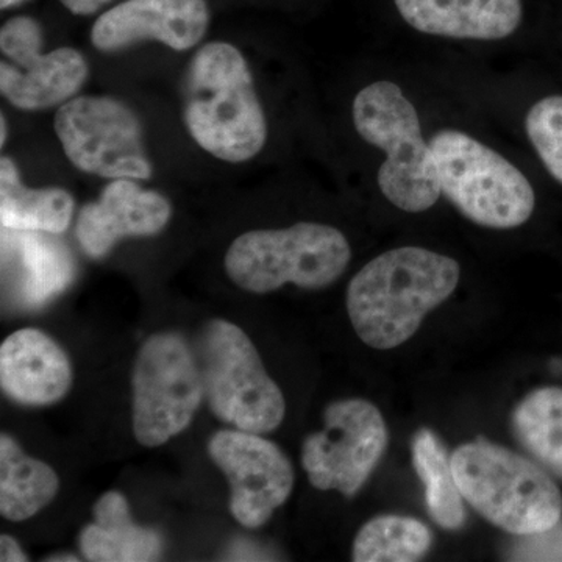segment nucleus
Returning a JSON list of instances; mask_svg holds the SVG:
<instances>
[{"mask_svg": "<svg viewBox=\"0 0 562 562\" xmlns=\"http://www.w3.org/2000/svg\"><path fill=\"white\" fill-rule=\"evenodd\" d=\"M460 283V265L446 255L401 247L373 258L347 290L355 331L372 349L402 346L425 316L446 302Z\"/></svg>", "mask_w": 562, "mask_h": 562, "instance_id": "f257e3e1", "label": "nucleus"}, {"mask_svg": "<svg viewBox=\"0 0 562 562\" xmlns=\"http://www.w3.org/2000/svg\"><path fill=\"white\" fill-rule=\"evenodd\" d=\"M183 120L192 139L222 161H247L265 147V111L249 65L232 44H206L192 58Z\"/></svg>", "mask_w": 562, "mask_h": 562, "instance_id": "f03ea898", "label": "nucleus"}, {"mask_svg": "<svg viewBox=\"0 0 562 562\" xmlns=\"http://www.w3.org/2000/svg\"><path fill=\"white\" fill-rule=\"evenodd\" d=\"M452 465L464 501L501 530L530 536L561 522L560 487L538 462L479 438L454 450Z\"/></svg>", "mask_w": 562, "mask_h": 562, "instance_id": "7ed1b4c3", "label": "nucleus"}, {"mask_svg": "<svg viewBox=\"0 0 562 562\" xmlns=\"http://www.w3.org/2000/svg\"><path fill=\"white\" fill-rule=\"evenodd\" d=\"M353 122L362 139L386 151L379 172L384 198L397 209L420 213L442 194L438 165L424 139L413 103L391 81H376L358 92Z\"/></svg>", "mask_w": 562, "mask_h": 562, "instance_id": "20e7f679", "label": "nucleus"}, {"mask_svg": "<svg viewBox=\"0 0 562 562\" xmlns=\"http://www.w3.org/2000/svg\"><path fill=\"white\" fill-rule=\"evenodd\" d=\"M349 241L328 225H292L283 231L244 233L225 255V271L236 286L266 294L291 283L303 290H324L346 271Z\"/></svg>", "mask_w": 562, "mask_h": 562, "instance_id": "39448f33", "label": "nucleus"}, {"mask_svg": "<svg viewBox=\"0 0 562 562\" xmlns=\"http://www.w3.org/2000/svg\"><path fill=\"white\" fill-rule=\"evenodd\" d=\"M442 194L469 221L508 231L524 225L535 211V191L516 166L479 140L458 131L430 140Z\"/></svg>", "mask_w": 562, "mask_h": 562, "instance_id": "423d86ee", "label": "nucleus"}, {"mask_svg": "<svg viewBox=\"0 0 562 562\" xmlns=\"http://www.w3.org/2000/svg\"><path fill=\"white\" fill-rule=\"evenodd\" d=\"M198 358L206 402L221 420L258 435L276 430L283 422V392L238 325L224 319L209 322L199 341Z\"/></svg>", "mask_w": 562, "mask_h": 562, "instance_id": "0eeeda50", "label": "nucleus"}, {"mask_svg": "<svg viewBox=\"0 0 562 562\" xmlns=\"http://www.w3.org/2000/svg\"><path fill=\"white\" fill-rule=\"evenodd\" d=\"M133 435L160 447L190 427L205 397L198 353L177 333H155L136 355L132 375Z\"/></svg>", "mask_w": 562, "mask_h": 562, "instance_id": "6e6552de", "label": "nucleus"}, {"mask_svg": "<svg viewBox=\"0 0 562 562\" xmlns=\"http://www.w3.org/2000/svg\"><path fill=\"white\" fill-rule=\"evenodd\" d=\"M68 160L103 179L147 180L151 176L138 117L105 95H80L63 103L54 121Z\"/></svg>", "mask_w": 562, "mask_h": 562, "instance_id": "1a4fd4ad", "label": "nucleus"}, {"mask_svg": "<svg viewBox=\"0 0 562 562\" xmlns=\"http://www.w3.org/2000/svg\"><path fill=\"white\" fill-rule=\"evenodd\" d=\"M324 430L313 432L302 447V465L319 491H339L353 497L371 479L390 442L380 409L362 398L327 406Z\"/></svg>", "mask_w": 562, "mask_h": 562, "instance_id": "9d476101", "label": "nucleus"}, {"mask_svg": "<svg viewBox=\"0 0 562 562\" xmlns=\"http://www.w3.org/2000/svg\"><path fill=\"white\" fill-rule=\"evenodd\" d=\"M41 46L43 32L32 18H11L0 31V50L9 60L0 63V91L16 109L66 103L87 80V60L79 50L61 47L43 55Z\"/></svg>", "mask_w": 562, "mask_h": 562, "instance_id": "9b49d317", "label": "nucleus"}, {"mask_svg": "<svg viewBox=\"0 0 562 562\" xmlns=\"http://www.w3.org/2000/svg\"><path fill=\"white\" fill-rule=\"evenodd\" d=\"M209 454L231 484V513L243 527L260 528L290 497L294 469L280 447L258 432L217 431Z\"/></svg>", "mask_w": 562, "mask_h": 562, "instance_id": "f8f14e48", "label": "nucleus"}, {"mask_svg": "<svg viewBox=\"0 0 562 562\" xmlns=\"http://www.w3.org/2000/svg\"><path fill=\"white\" fill-rule=\"evenodd\" d=\"M205 0H127L103 13L92 25L95 49H125L155 40L173 50L194 47L209 29Z\"/></svg>", "mask_w": 562, "mask_h": 562, "instance_id": "ddd939ff", "label": "nucleus"}, {"mask_svg": "<svg viewBox=\"0 0 562 562\" xmlns=\"http://www.w3.org/2000/svg\"><path fill=\"white\" fill-rule=\"evenodd\" d=\"M171 214V203L158 192L143 190L132 179H116L98 201L81 209L77 239L88 257L103 258L122 238L157 235Z\"/></svg>", "mask_w": 562, "mask_h": 562, "instance_id": "4468645a", "label": "nucleus"}, {"mask_svg": "<svg viewBox=\"0 0 562 562\" xmlns=\"http://www.w3.org/2000/svg\"><path fill=\"white\" fill-rule=\"evenodd\" d=\"M76 273L72 255L43 232L2 228L3 301L36 310L69 286Z\"/></svg>", "mask_w": 562, "mask_h": 562, "instance_id": "2eb2a0df", "label": "nucleus"}, {"mask_svg": "<svg viewBox=\"0 0 562 562\" xmlns=\"http://www.w3.org/2000/svg\"><path fill=\"white\" fill-rule=\"evenodd\" d=\"M70 384L68 355L46 333L22 328L0 346V386L14 402L52 405L68 394Z\"/></svg>", "mask_w": 562, "mask_h": 562, "instance_id": "dca6fc26", "label": "nucleus"}, {"mask_svg": "<svg viewBox=\"0 0 562 562\" xmlns=\"http://www.w3.org/2000/svg\"><path fill=\"white\" fill-rule=\"evenodd\" d=\"M413 29L458 40H502L522 21L520 0H394Z\"/></svg>", "mask_w": 562, "mask_h": 562, "instance_id": "f3484780", "label": "nucleus"}, {"mask_svg": "<svg viewBox=\"0 0 562 562\" xmlns=\"http://www.w3.org/2000/svg\"><path fill=\"white\" fill-rule=\"evenodd\" d=\"M94 522L80 532V550L88 561L149 562L162 553L160 532L132 520L127 498L116 491L105 492L92 508Z\"/></svg>", "mask_w": 562, "mask_h": 562, "instance_id": "a211bd4d", "label": "nucleus"}, {"mask_svg": "<svg viewBox=\"0 0 562 562\" xmlns=\"http://www.w3.org/2000/svg\"><path fill=\"white\" fill-rule=\"evenodd\" d=\"M74 199L61 188L32 190L21 181L9 157L0 160V224L2 228L58 235L68 231Z\"/></svg>", "mask_w": 562, "mask_h": 562, "instance_id": "6ab92c4d", "label": "nucleus"}, {"mask_svg": "<svg viewBox=\"0 0 562 562\" xmlns=\"http://www.w3.org/2000/svg\"><path fill=\"white\" fill-rule=\"evenodd\" d=\"M60 482L46 462L29 457L11 436H0V514L11 522L31 519L55 497Z\"/></svg>", "mask_w": 562, "mask_h": 562, "instance_id": "aec40b11", "label": "nucleus"}, {"mask_svg": "<svg viewBox=\"0 0 562 562\" xmlns=\"http://www.w3.org/2000/svg\"><path fill=\"white\" fill-rule=\"evenodd\" d=\"M413 465L425 487L428 514L443 530H461L468 520L460 486L447 452L435 431L420 428L412 441Z\"/></svg>", "mask_w": 562, "mask_h": 562, "instance_id": "412c9836", "label": "nucleus"}, {"mask_svg": "<svg viewBox=\"0 0 562 562\" xmlns=\"http://www.w3.org/2000/svg\"><path fill=\"white\" fill-rule=\"evenodd\" d=\"M512 424L532 460L562 480V387L530 392L514 409Z\"/></svg>", "mask_w": 562, "mask_h": 562, "instance_id": "4be33fe9", "label": "nucleus"}, {"mask_svg": "<svg viewBox=\"0 0 562 562\" xmlns=\"http://www.w3.org/2000/svg\"><path fill=\"white\" fill-rule=\"evenodd\" d=\"M432 546L430 528L414 517L386 514L369 520L358 531L351 560L355 562L419 561Z\"/></svg>", "mask_w": 562, "mask_h": 562, "instance_id": "5701e85b", "label": "nucleus"}, {"mask_svg": "<svg viewBox=\"0 0 562 562\" xmlns=\"http://www.w3.org/2000/svg\"><path fill=\"white\" fill-rule=\"evenodd\" d=\"M525 127L547 171L562 183V95H550L535 103L528 111Z\"/></svg>", "mask_w": 562, "mask_h": 562, "instance_id": "b1692460", "label": "nucleus"}, {"mask_svg": "<svg viewBox=\"0 0 562 562\" xmlns=\"http://www.w3.org/2000/svg\"><path fill=\"white\" fill-rule=\"evenodd\" d=\"M0 561L2 562H25L29 561L27 554L22 552L16 539L9 535L0 536Z\"/></svg>", "mask_w": 562, "mask_h": 562, "instance_id": "393cba45", "label": "nucleus"}, {"mask_svg": "<svg viewBox=\"0 0 562 562\" xmlns=\"http://www.w3.org/2000/svg\"><path fill=\"white\" fill-rule=\"evenodd\" d=\"M111 0H61L63 5L74 14H92Z\"/></svg>", "mask_w": 562, "mask_h": 562, "instance_id": "a878e982", "label": "nucleus"}, {"mask_svg": "<svg viewBox=\"0 0 562 562\" xmlns=\"http://www.w3.org/2000/svg\"><path fill=\"white\" fill-rule=\"evenodd\" d=\"M21 0H0V7H2L3 10L10 9V7L16 5V3H20Z\"/></svg>", "mask_w": 562, "mask_h": 562, "instance_id": "bb28decb", "label": "nucleus"}, {"mask_svg": "<svg viewBox=\"0 0 562 562\" xmlns=\"http://www.w3.org/2000/svg\"><path fill=\"white\" fill-rule=\"evenodd\" d=\"M65 557H66V554H65ZM47 561H58V562H60V561H79V558H74V557H70V554H69L68 558L55 557V558H49V560H47Z\"/></svg>", "mask_w": 562, "mask_h": 562, "instance_id": "cd10ccee", "label": "nucleus"}, {"mask_svg": "<svg viewBox=\"0 0 562 562\" xmlns=\"http://www.w3.org/2000/svg\"><path fill=\"white\" fill-rule=\"evenodd\" d=\"M2 138H0V144H5V133H7V124H5V117L2 116Z\"/></svg>", "mask_w": 562, "mask_h": 562, "instance_id": "c85d7f7f", "label": "nucleus"}]
</instances>
